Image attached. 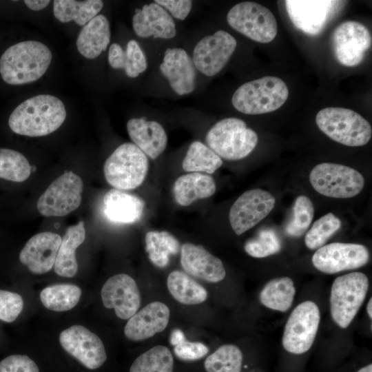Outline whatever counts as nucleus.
Segmentation results:
<instances>
[{"label":"nucleus","instance_id":"f3484780","mask_svg":"<svg viewBox=\"0 0 372 372\" xmlns=\"http://www.w3.org/2000/svg\"><path fill=\"white\" fill-rule=\"evenodd\" d=\"M59 342L65 351L89 369L99 368L107 359L102 340L82 325H72L61 331Z\"/></svg>","mask_w":372,"mask_h":372},{"label":"nucleus","instance_id":"6ab92c4d","mask_svg":"<svg viewBox=\"0 0 372 372\" xmlns=\"http://www.w3.org/2000/svg\"><path fill=\"white\" fill-rule=\"evenodd\" d=\"M61 239L60 235L50 231L34 235L19 254L21 262L33 273L50 271L54 265Z\"/></svg>","mask_w":372,"mask_h":372},{"label":"nucleus","instance_id":"393cba45","mask_svg":"<svg viewBox=\"0 0 372 372\" xmlns=\"http://www.w3.org/2000/svg\"><path fill=\"white\" fill-rule=\"evenodd\" d=\"M103 213L111 222L132 224L143 216L145 202L138 196L119 189L108 191L103 196Z\"/></svg>","mask_w":372,"mask_h":372},{"label":"nucleus","instance_id":"473e14b6","mask_svg":"<svg viewBox=\"0 0 372 372\" xmlns=\"http://www.w3.org/2000/svg\"><path fill=\"white\" fill-rule=\"evenodd\" d=\"M296 288L289 277H280L269 281L260 293V302L269 309L287 311L292 305Z\"/></svg>","mask_w":372,"mask_h":372},{"label":"nucleus","instance_id":"aec40b11","mask_svg":"<svg viewBox=\"0 0 372 372\" xmlns=\"http://www.w3.org/2000/svg\"><path fill=\"white\" fill-rule=\"evenodd\" d=\"M159 68L178 95L188 94L194 90L196 69L192 59L184 49L167 48Z\"/></svg>","mask_w":372,"mask_h":372},{"label":"nucleus","instance_id":"de8ad7c7","mask_svg":"<svg viewBox=\"0 0 372 372\" xmlns=\"http://www.w3.org/2000/svg\"><path fill=\"white\" fill-rule=\"evenodd\" d=\"M366 311H367L368 316L371 319L372 318V298H370L367 304Z\"/></svg>","mask_w":372,"mask_h":372},{"label":"nucleus","instance_id":"c85d7f7f","mask_svg":"<svg viewBox=\"0 0 372 372\" xmlns=\"http://www.w3.org/2000/svg\"><path fill=\"white\" fill-rule=\"evenodd\" d=\"M108 62L114 69H123L126 74L136 78L147 68L146 56L138 42L130 40L126 49L118 43H112L108 52Z\"/></svg>","mask_w":372,"mask_h":372},{"label":"nucleus","instance_id":"7c9ffc66","mask_svg":"<svg viewBox=\"0 0 372 372\" xmlns=\"http://www.w3.org/2000/svg\"><path fill=\"white\" fill-rule=\"evenodd\" d=\"M170 294L178 302L194 305L205 302L207 298V290L198 282L183 271H172L167 279Z\"/></svg>","mask_w":372,"mask_h":372},{"label":"nucleus","instance_id":"c756f323","mask_svg":"<svg viewBox=\"0 0 372 372\" xmlns=\"http://www.w3.org/2000/svg\"><path fill=\"white\" fill-rule=\"evenodd\" d=\"M103 1L101 0H54V17L62 23L74 21L79 25H85L102 10Z\"/></svg>","mask_w":372,"mask_h":372},{"label":"nucleus","instance_id":"dca6fc26","mask_svg":"<svg viewBox=\"0 0 372 372\" xmlns=\"http://www.w3.org/2000/svg\"><path fill=\"white\" fill-rule=\"evenodd\" d=\"M285 2L288 16L294 26L312 36L321 32L344 3L329 0H287Z\"/></svg>","mask_w":372,"mask_h":372},{"label":"nucleus","instance_id":"c03bdc74","mask_svg":"<svg viewBox=\"0 0 372 372\" xmlns=\"http://www.w3.org/2000/svg\"><path fill=\"white\" fill-rule=\"evenodd\" d=\"M0 372H39V369L28 356L12 355L0 362Z\"/></svg>","mask_w":372,"mask_h":372},{"label":"nucleus","instance_id":"0eeeda50","mask_svg":"<svg viewBox=\"0 0 372 372\" xmlns=\"http://www.w3.org/2000/svg\"><path fill=\"white\" fill-rule=\"evenodd\" d=\"M368 277L362 272L338 276L333 282L330 295V312L333 320L345 329L354 319L369 289Z\"/></svg>","mask_w":372,"mask_h":372},{"label":"nucleus","instance_id":"ea45409f","mask_svg":"<svg viewBox=\"0 0 372 372\" xmlns=\"http://www.w3.org/2000/svg\"><path fill=\"white\" fill-rule=\"evenodd\" d=\"M341 224V220L331 212L318 219L305 235L307 247L313 250L322 247L338 231Z\"/></svg>","mask_w":372,"mask_h":372},{"label":"nucleus","instance_id":"4c0bfd02","mask_svg":"<svg viewBox=\"0 0 372 372\" xmlns=\"http://www.w3.org/2000/svg\"><path fill=\"white\" fill-rule=\"evenodd\" d=\"M31 167L21 153L0 148V178L17 183L25 181L30 176Z\"/></svg>","mask_w":372,"mask_h":372},{"label":"nucleus","instance_id":"37998d69","mask_svg":"<svg viewBox=\"0 0 372 372\" xmlns=\"http://www.w3.org/2000/svg\"><path fill=\"white\" fill-rule=\"evenodd\" d=\"M23 308L22 297L17 293L0 289V320L12 322Z\"/></svg>","mask_w":372,"mask_h":372},{"label":"nucleus","instance_id":"f257e3e1","mask_svg":"<svg viewBox=\"0 0 372 372\" xmlns=\"http://www.w3.org/2000/svg\"><path fill=\"white\" fill-rule=\"evenodd\" d=\"M65 118V108L59 99L50 94H41L19 104L11 113L8 125L17 134L43 136L59 128Z\"/></svg>","mask_w":372,"mask_h":372},{"label":"nucleus","instance_id":"c9c22d12","mask_svg":"<svg viewBox=\"0 0 372 372\" xmlns=\"http://www.w3.org/2000/svg\"><path fill=\"white\" fill-rule=\"evenodd\" d=\"M174 358L163 345L153 347L135 359L130 372H173Z\"/></svg>","mask_w":372,"mask_h":372},{"label":"nucleus","instance_id":"423d86ee","mask_svg":"<svg viewBox=\"0 0 372 372\" xmlns=\"http://www.w3.org/2000/svg\"><path fill=\"white\" fill-rule=\"evenodd\" d=\"M148 167L147 156L134 143H125L106 159L103 172L110 185L116 189L130 190L143 183Z\"/></svg>","mask_w":372,"mask_h":372},{"label":"nucleus","instance_id":"a19ab883","mask_svg":"<svg viewBox=\"0 0 372 372\" xmlns=\"http://www.w3.org/2000/svg\"><path fill=\"white\" fill-rule=\"evenodd\" d=\"M282 248L280 239L271 229H262L258 234L249 239L244 249L249 256L262 258L278 253Z\"/></svg>","mask_w":372,"mask_h":372},{"label":"nucleus","instance_id":"72a5a7b5","mask_svg":"<svg viewBox=\"0 0 372 372\" xmlns=\"http://www.w3.org/2000/svg\"><path fill=\"white\" fill-rule=\"evenodd\" d=\"M81 289L69 283L55 284L44 288L40 293L43 306L54 311H65L74 308L79 302Z\"/></svg>","mask_w":372,"mask_h":372},{"label":"nucleus","instance_id":"4be33fe9","mask_svg":"<svg viewBox=\"0 0 372 372\" xmlns=\"http://www.w3.org/2000/svg\"><path fill=\"white\" fill-rule=\"evenodd\" d=\"M169 317L170 310L165 303L150 302L128 320L124 334L132 341L148 339L165 329Z\"/></svg>","mask_w":372,"mask_h":372},{"label":"nucleus","instance_id":"49530a36","mask_svg":"<svg viewBox=\"0 0 372 372\" xmlns=\"http://www.w3.org/2000/svg\"><path fill=\"white\" fill-rule=\"evenodd\" d=\"M25 4L31 10L39 11L45 8L50 1L47 0H25Z\"/></svg>","mask_w":372,"mask_h":372},{"label":"nucleus","instance_id":"20e7f679","mask_svg":"<svg viewBox=\"0 0 372 372\" xmlns=\"http://www.w3.org/2000/svg\"><path fill=\"white\" fill-rule=\"evenodd\" d=\"M205 141L208 147L220 158L238 161L252 152L258 137L245 121L230 117L216 123L207 132Z\"/></svg>","mask_w":372,"mask_h":372},{"label":"nucleus","instance_id":"412c9836","mask_svg":"<svg viewBox=\"0 0 372 372\" xmlns=\"http://www.w3.org/2000/svg\"><path fill=\"white\" fill-rule=\"evenodd\" d=\"M180 264L186 273L208 282H219L226 276L220 259L204 247L191 242L184 243L180 247Z\"/></svg>","mask_w":372,"mask_h":372},{"label":"nucleus","instance_id":"58836bf2","mask_svg":"<svg viewBox=\"0 0 372 372\" xmlns=\"http://www.w3.org/2000/svg\"><path fill=\"white\" fill-rule=\"evenodd\" d=\"M314 216V206L309 198L298 196L292 207L291 217L289 220L285 232L291 237H300L306 232Z\"/></svg>","mask_w":372,"mask_h":372},{"label":"nucleus","instance_id":"09e8293b","mask_svg":"<svg viewBox=\"0 0 372 372\" xmlns=\"http://www.w3.org/2000/svg\"><path fill=\"white\" fill-rule=\"evenodd\" d=\"M357 372H372V364H368L366 366L360 369Z\"/></svg>","mask_w":372,"mask_h":372},{"label":"nucleus","instance_id":"79ce46f5","mask_svg":"<svg viewBox=\"0 0 372 372\" xmlns=\"http://www.w3.org/2000/svg\"><path fill=\"white\" fill-rule=\"evenodd\" d=\"M176 356L183 361H196L205 357L208 347L202 342L188 341L180 329H174L169 338Z\"/></svg>","mask_w":372,"mask_h":372},{"label":"nucleus","instance_id":"9d476101","mask_svg":"<svg viewBox=\"0 0 372 372\" xmlns=\"http://www.w3.org/2000/svg\"><path fill=\"white\" fill-rule=\"evenodd\" d=\"M83 182L72 171H65L55 179L41 194L37 204L45 216H64L81 205Z\"/></svg>","mask_w":372,"mask_h":372},{"label":"nucleus","instance_id":"a18cd8bd","mask_svg":"<svg viewBox=\"0 0 372 372\" xmlns=\"http://www.w3.org/2000/svg\"><path fill=\"white\" fill-rule=\"evenodd\" d=\"M154 2L165 8L172 18L178 20L185 19L192 8L190 0H156Z\"/></svg>","mask_w":372,"mask_h":372},{"label":"nucleus","instance_id":"1a4fd4ad","mask_svg":"<svg viewBox=\"0 0 372 372\" xmlns=\"http://www.w3.org/2000/svg\"><path fill=\"white\" fill-rule=\"evenodd\" d=\"M227 21L236 31L258 43L271 42L278 32L273 14L256 2L244 1L233 6L227 14Z\"/></svg>","mask_w":372,"mask_h":372},{"label":"nucleus","instance_id":"4468645a","mask_svg":"<svg viewBox=\"0 0 372 372\" xmlns=\"http://www.w3.org/2000/svg\"><path fill=\"white\" fill-rule=\"evenodd\" d=\"M332 41L337 61L347 67L360 64L372 43L369 30L355 21H344L338 25L333 31Z\"/></svg>","mask_w":372,"mask_h":372},{"label":"nucleus","instance_id":"5701e85b","mask_svg":"<svg viewBox=\"0 0 372 372\" xmlns=\"http://www.w3.org/2000/svg\"><path fill=\"white\" fill-rule=\"evenodd\" d=\"M132 26L135 34L142 38L171 39L176 35L173 18L154 1L135 10Z\"/></svg>","mask_w":372,"mask_h":372},{"label":"nucleus","instance_id":"39448f33","mask_svg":"<svg viewBox=\"0 0 372 372\" xmlns=\"http://www.w3.org/2000/svg\"><path fill=\"white\" fill-rule=\"evenodd\" d=\"M318 128L333 141L349 147L365 145L372 135L371 124L358 112L344 107H326L316 116Z\"/></svg>","mask_w":372,"mask_h":372},{"label":"nucleus","instance_id":"e433bc0d","mask_svg":"<svg viewBox=\"0 0 372 372\" xmlns=\"http://www.w3.org/2000/svg\"><path fill=\"white\" fill-rule=\"evenodd\" d=\"M242 360L237 346L224 344L206 358L204 366L207 372H240Z\"/></svg>","mask_w":372,"mask_h":372},{"label":"nucleus","instance_id":"b1692460","mask_svg":"<svg viewBox=\"0 0 372 372\" xmlns=\"http://www.w3.org/2000/svg\"><path fill=\"white\" fill-rule=\"evenodd\" d=\"M127 130L134 144L152 159L158 157L167 147L166 132L155 121L131 118L127 123Z\"/></svg>","mask_w":372,"mask_h":372},{"label":"nucleus","instance_id":"ddd939ff","mask_svg":"<svg viewBox=\"0 0 372 372\" xmlns=\"http://www.w3.org/2000/svg\"><path fill=\"white\" fill-rule=\"evenodd\" d=\"M275 197L269 192L253 189L245 192L231 205L229 220L237 235H241L264 219L271 211Z\"/></svg>","mask_w":372,"mask_h":372},{"label":"nucleus","instance_id":"cd10ccee","mask_svg":"<svg viewBox=\"0 0 372 372\" xmlns=\"http://www.w3.org/2000/svg\"><path fill=\"white\" fill-rule=\"evenodd\" d=\"M85 239V229L83 221L69 227L58 250L54 269L55 273L62 277L72 278L78 271L76 259V249Z\"/></svg>","mask_w":372,"mask_h":372},{"label":"nucleus","instance_id":"2eb2a0df","mask_svg":"<svg viewBox=\"0 0 372 372\" xmlns=\"http://www.w3.org/2000/svg\"><path fill=\"white\" fill-rule=\"evenodd\" d=\"M369 260V252L364 245L338 242L320 247L312 257L313 266L327 274L358 269Z\"/></svg>","mask_w":372,"mask_h":372},{"label":"nucleus","instance_id":"f704fd0d","mask_svg":"<svg viewBox=\"0 0 372 372\" xmlns=\"http://www.w3.org/2000/svg\"><path fill=\"white\" fill-rule=\"evenodd\" d=\"M223 165L222 159L208 146L196 141L189 145L183 160L186 172L213 174Z\"/></svg>","mask_w":372,"mask_h":372},{"label":"nucleus","instance_id":"f03ea898","mask_svg":"<svg viewBox=\"0 0 372 372\" xmlns=\"http://www.w3.org/2000/svg\"><path fill=\"white\" fill-rule=\"evenodd\" d=\"M52 55L45 44L25 41L9 47L0 58V74L10 85L34 82L47 71Z\"/></svg>","mask_w":372,"mask_h":372},{"label":"nucleus","instance_id":"f8f14e48","mask_svg":"<svg viewBox=\"0 0 372 372\" xmlns=\"http://www.w3.org/2000/svg\"><path fill=\"white\" fill-rule=\"evenodd\" d=\"M236 46V39L223 30L205 36L193 50L192 59L196 69L207 76H215L226 65Z\"/></svg>","mask_w":372,"mask_h":372},{"label":"nucleus","instance_id":"bb28decb","mask_svg":"<svg viewBox=\"0 0 372 372\" xmlns=\"http://www.w3.org/2000/svg\"><path fill=\"white\" fill-rule=\"evenodd\" d=\"M216 189L215 180L211 176L192 172L176 179L173 186V195L179 205L189 206L197 200L209 198Z\"/></svg>","mask_w":372,"mask_h":372},{"label":"nucleus","instance_id":"7ed1b4c3","mask_svg":"<svg viewBox=\"0 0 372 372\" xmlns=\"http://www.w3.org/2000/svg\"><path fill=\"white\" fill-rule=\"evenodd\" d=\"M288 96V87L281 79L267 76L240 85L234 93L231 103L241 113L262 114L281 107Z\"/></svg>","mask_w":372,"mask_h":372},{"label":"nucleus","instance_id":"6e6552de","mask_svg":"<svg viewBox=\"0 0 372 372\" xmlns=\"http://www.w3.org/2000/svg\"><path fill=\"white\" fill-rule=\"evenodd\" d=\"M309 181L317 192L335 198L355 196L364 186V178L358 171L333 163L316 165L309 174Z\"/></svg>","mask_w":372,"mask_h":372},{"label":"nucleus","instance_id":"2f4dec72","mask_svg":"<svg viewBox=\"0 0 372 372\" xmlns=\"http://www.w3.org/2000/svg\"><path fill=\"white\" fill-rule=\"evenodd\" d=\"M145 250L150 261L159 268L166 267L170 256L180 249L178 239L167 231H149L145 238Z\"/></svg>","mask_w":372,"mask_h":372},{"label":"nucleus","instance_id":"a211bd4d","mask_svg":"<svg viewBox=\"0 0 372 372\" xmlns=\"http://www.w3.org/2000/svg\"><path fill=\"white\" fill-rule=\"evenodd\" d=\"M103 305L114 309L116 316L130 319L141 306V293L135 280L129 275L120 273L110 277L101 291Z\"/></svg>","mask_w":372,"mask_h":372},{"label":"nucleus","instance_id":"9b49d317","mask_svg":"<svg viewBox=\"0 0 372 372\" xmlns=\"http://www.w3.org/2000/svg\"><path fill=\"white\" fill-rule=\"evenodd\" d=\"M320 320L318 305L312 301L299 304L290 314L282 336L284 349L293 354L310 349L317 334Z\"/></svg>","mask_w":372,"mask_h":372},{"label":"nucleus","instance_id":"a878e982","mask_svg":"<svg viewBox=\"0 0 372 372\" xmlns=\"http://www.w3.org/2000/svg\"><path fill=\"white\" fill-rule=\"evenodd\" d=\"M110 28L107 19L98 14L86 23L79 34L76 47L84 57L93 59L105 51L110 41Z\"/></svg>","mask_w":372,"mask_h":372}]
</instances>
